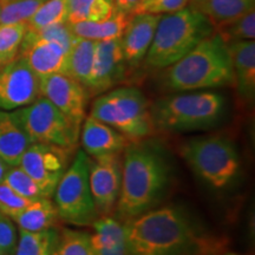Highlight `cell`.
<instances>
[{"instance_id": "6da1fadb", "label": "cell", "mask_w": 255, "mask_h": 255, "mask_svg": "<svg viewBox=\"0 0 255 255\" xmlns=\"http://www.w3.org/2000/svg\"><path fill=\"white\" fill-rule=\"evenodd\" d=\"M124 231L136 255L213 254L188 216L175 207L148 210L127 220Z\"/></svg>"}, {"instance_id": "7a4b0ae2", "label": "cell", "mask_w": 255, "mask_h": 255, "mask_svg": "<svg viewBox=\"0 0 255 255\" xmlns=\"http://www.w3.org/2000/svg\"><path fill=\"white\" fill-rule=\"evenodd\" d=\"M142 142L129 143L123 151L117 210L126 221L150 210L164 193L169 180L163 157L156 149Z\"/></svg>"}, {"instance_id": "3957f363", "label": "cell", "mask_w": 255, "mask_h": 255, "mask_svg": "<svg viewBox=\"0 0 255 255\" xmlns=\"http://www.w3.org/2000/svg\"><path fill=\"white\" fill-rule=\"evenodd\" d=\"M164 85L174 92L207 90L234 85L228 45L216 32L168 66Z\"/></svg>"}, {"instance_id": "277c9868", "label": "cell", "mask_w": 255, "mask_h": 255, "mask_svg": "<svg viewBox=\"0 0 255 255\" xmlns=\"http://www.w3.org/2000/svg\"><path fill=\"white\" fill-rule=\"evenodd\" d=\"M214 32L208 17L189 6L161 15L145 63L154 69L168 68Z\"/></svg>"}, {"instance_id": "5b68a950", "label": "cell", "mask_w": 255, "mask_h": 255, "mask_svg": "<svg viewBox=\"0 0 255 255\" xmlns=\"http://www.w3.org/2000/svg\"><path fill=\"white\" fill-rule=\"evenodd\" d=\"M225 97L214 91L181 92L150 107L155 128L164 131H194L213 127L225 111Z\"/></svg>"}, {"instance_id": "8992f818", "label": "cell", "mask_w": 255, "mask_h": 255, "mask_svg": "<svg viewBox=\"0 0 255 255\" xmlns=\"http://www.w3.org/2000/svg\"><path fill=\"white\" fill-rule=\"evenodd\" d=\"M90 115L122 133L130 143L144 141L156 130L148 101L135 88H117L100 96L92 103Z\"/></svg>"}, {"instance_id": "52a82bcc", "label": "cell", "mask_w": 255, "mask_h": 255, "mask_svg": "<svg viewBox=\"0 0 255 255\" xmlns=\"http://www.w3.org/2000/svg\"><path fill=\"white\" fill-rule=\"evenodd\" d=\"M181 155L201 180L216 189L231 184L240 169L234 144L221 136L191 139L182 146Z\"/></svg>"}, {"instance_id": "ba28073f", "label": "cell", "mask_w": 255, "mask_h": 255, "mask_svg": "<svg viewBox=\"0 0 255 255\" xmlns=\"http://www.w3.org/2000/svg\"><path fill=\"white\" fill-rule=\"evenodd\" d=\"M59 219L77 227H89L100 218L89 183V156L77 150L55 190Z\"/></svg>"}, {"instance_id": "9c48e42d", "label": "cell", "mask_w": 255, "mask_h": 255, "mask_svg": "<svg viewBox=\"0 0 255 255\" xmlns=\"http://www.w3.org/2000/svg\"><path fill=\"white\" fill-rule=\"evenodd\" d=\"M12 114L31 143L58 145L70 151L77 148L81 126L73 123L43 96Z\"/></svg>"}, {"instance_id": "30bf717a", "label": "cell", "mask_w": 255, "mask_h": 255, "mask_svg": "<svg viewBox=\"0 0 255 255\" xmlns=\"http://www.w3.org/2000/svg\"><path fill=\"white\" fill-rule=\"evenodd\" d=\"M73 151L58 145L31 143L21 156L19 167L33 178L46 197H52L57 184L71 163Z\"/></svg>"}, {"instance_id": "8fae6325", "label": "cell", "mask_w": 255, "mask_h": 255, "mask_svg": "<svg viewBox=\"0 0 255 255\" xmlns=\"http://www.w3.org/2000/svg\"><path fill=\"white\" fill-rule=\"evenodd\" d=\"M123 155L89 157V183L100 216H110L117 209L122 186Z\"/></svg>"}, {"instance_id": "7c38bea8", "label": "cell", "mask_w": 255, "mask_h": 255, "mask_svg": "<svg viewBox=\"0 0 255 255\" xmlns=\"http://www.w3.org/2000/svg\"><path fill=\"white\" fill-rule=\"evenodd\" d=\"M40 97V77L17 56L0 70V109L26 107Z\"/></svg>"}, {"instance_id": "4fadbf2b", "label": "cell", "mask_w": 255, "mask_h": 255, "mask_svg": "<svg viewBox=\"0 0 255 255\" xmlns=\"http://www.w3.org/2000/svg\"><path fill=\"white\" fill-rule=\"evenodd\" d=\"M40 96L82 127L91 96L84 85L65 73H53L40 77Z\"/></svg>"}, {"instance_id": "5bb4252c", "label": "cell", "mask_w": 255, "mask_h": 255, "mask_svg": "<svg viewBox=\"0 0 255 255\" xmlns=\"http://www.w3.org/2000/svg\"><path fill=\"white\" fill-rule=\"evenodd\" d=\"M127 66L121 38L96 41L88 91L90 95H101L110 90L123 78Z\"/></svg>"}, {"instance_id": "9a60e30c", "label": "cell", "mask_w": 255, "mask_h": 255, "mask_svg": "<svg viewBox=\"0 0 255 255\" xmlns=\"http://www.w3.org/2000/svg\"><path fill=\"white\" fill-rule=\"evenodd\" d=\"M21 57L39 77L53 73L68 75L69 51L56 41L38 37L34 32L26 31L19 49Z\"/></svg>"}, {"instance_id": "2e32d148", "label": "cell", "mask_w": 255, "mask_h": 255, "mask_svg": "<svg viewBox=\"0 0 255 255\" xmlns=\"http://www.w3.org/2000/svg\"><path fill=\"white\" fill-rule=\"evenodd\" d=\"M161 15L132 14L124 30L121 41L127 65L136 68L144 60L146 52L154 39L156 27Z\"/></svg>"}, {"instance_id": "e0dca14e", "label": "cell", "mask_w": 255, "mask_h": 255, "mask_svg": "<svg viewBox=\"0 0 255 255\" xmlns=\"http://www.w3.org/2000/svg\"><path fill=\"white\" fill-rule=\"evenodd\" d=\"M79 139L89 157L123 152L130 143L122 133L91 115L83 121Z\"/></svg>"}, {"instance_id": "ac0fdd59", "label": "cell", "mask_w": 255, "mask_h": 255, "mask_svg": "<svg viewBox=\"0 0 255 255\" xmlns=\"http://www.w3.org/2000/svg\"><path fill=\"white\" fill-rule=\"evenodd\" d=\"M232 58L234 85L242 100L253 102L255 96V41L228 44Z\"/></svg>"}, {"instance_id": "d6986e66", "label": "cell", "mask_w": 255, "mask_h": 255, "mask_svg": "<svg viewBox=\"0 0 255 255\" xmlns=\"http://www.w3.org/2000/svg\"><path fill=\"white\" fill-rule=\"evenodd\" d=\"M30 144V138L13 114L0 109V156L6 163L9 167L19 165L21 156Z\"/></svg>"}, {"instance_id": "ffe728a7", "label": "cell", "mask_w": 255, "mask_h": 255, "mask_svg": "<svg viewBox=\"0 0 255 255\" xmlns=\"http://www.w3.org/2000/svg\"><path fill=\"white\" fill-rule=\"evenodd\" d=\"M12 220L17 223L19 229L27 232H40L56 228L60 219L55 202H52L50 197H40L32 200Z\"/></svg>"}, {"instance_id": "44dd1931", "label": "cell", "mask_w": 255, "mask_h": 255, "mask_svg": "<svg viewBox=\"0 0 255 255\" xmlns=\"http://www.w3.org/2000/svg\"><path fill=\"white\" fill-rule=\"evenodd\" d=\"M130 17L131 15H128L116 9V12L110 18L104 20L95 21V23L85 21V23L69 24V26L76 37L94 41L110 40L122 37Z\"/></svg>"}, {"instance_id": "7402d4cb", "label": "cell", "mask_w": 255, "mask_h": 255, "mask_svg": "<svg viewBox=\"0 0 255 255\" xmlns=\"http://www.w3.org/2000/svg\"><path fill=\"white\" fill-rule=\"evenodd\" d=\"M96 41L76 37L68 56V75L85 88L90 84Z\"/></svg>"}, {"instance_id": "603a6c76", "label": "cell", "mask_w": 255, "mask_h": 255, "mask_svg": "<svg viewBox=\"0 0 255 255\" xmlns=\"http://www.w3.org/2000/svg\"><path fill=\"white\" fill-rule=\"evenodd\" d=\"M115 12L113 0H68L66 23H95L110 18Z\"/></svg>"}, {"instance_id": "cb8c5ba5", "label": "cell", "mask_w": 255, "mask_h": 255, "mask_svg": "<svg viewBox=\"0 0 255 255\" xmlns=\"http://www.w3.org/2000/svg\"><path fill=\"white\" fill-rule=\"evenodd\" d=\"M255 0H208L201 12L205 13L216 28L237 20L254 8Z\"/></svg>"}, {"instance_id": "d4e9b609", "label": "cell", "mask_w": 255, "mask_h": 255, "mask_svg": "<svg viewBox=\"0 0 255 255\" xmlns=\"http://www.w3.org/2000/svg\"><path fill=\"white\" fill-rule=\"evenodd\" d=\"M57 235L58 231L56 228L40 232H27L19 229L14 255H51Z\"/></svg>"}, {"instance_id": "484cf974", "label": "cell", "mask_w": 255, "mask_h": 255, "mask_svg": "<svg viewBox=\"0 0 255 255\" xmlns=\"http://www.w3.org/2000/svg\"><path fill=\"white\" fill-rule=\"evenodd\" d=\"M51 255H94L90 234L75 229H60Z\"/></svg>"}, {"instance_id": "4316f807", "label": "cell", "mask_w": 255, "mask_h": 255, "mask_svg": "<svg viewBox=\"0 0 255 255\" xmlns=\"http://www.w3.org/2000/svg\"><path fill=\"white\" fill-rule=\"evenodd\" d=\"M68 21V0H46L26 21L27 30H40Z\"/></svg>"}, {"instance_id": "83f0119b", "label": "cell", "mask_w": 255, "mask_h": 255, "mask_svg": "<svg viewBox=\"0 0 255 255\" xmlns=\"http://www.w3.org/2000/svg\"><path fill=\"white\" fill-rule=\"evenodd\" d=\"M26 31V23L0 24V62L4 65L17 58Z\"/></svg>"}, {"instance_id": "f1b7e54d", "label": "cell", "mask_w": 255, "mask_h": 255, "mask_svg": "<svg viewBox=\"0 0 255 255\" xmlns=\"http://www.w3.org/2000/svg\"><path fill=\"white\" fill-rule=\"evenodd\" d=\"M46 0H0V24L26 23Z\"/></svg>"}, {"instance_id": "f546056e", "label": "cell", "mask_w": 255, "mask_h": 255, "mask_svg": "<svg viewBox=\"0 0 255 255\" xmlns=\"http://www.w3.org/2000/svg\"><path fill=\"white\" fill-rule=\"evenodd\" d=\"M226 44L255 39V9H251L237 20L215 30Z\"/></svg>"}, {"instance_id": "4dcf8cb0", "label": "cell", "mask_w": 255, "mask_h": 255, "mask_svg": "<svg viewBox=\"0 0 255 255\" xmlns=\"http://www.w3.org/2000/svg\"><path fill=\"white\" fill-rule=\"evenodd\" d=\"M4 182L25 199L37 200L40 197H46L33 178L19 165L9 168Z\"/></svg>"}, {"instance_id": "1f68e13d", "label": "cell", "mask_w": 255, "mask_h": 255, "mask_svg": "<svg viewBox=\"0 0 255 255\" xmlns=\"http://www.w3.org/2000/svg\"><path fill=\"white\" fill-rule=\"evenodd\" d=\"M32 200L25 199L9 188L5 182L0 183V213L13 219Z\"/></svg>"}, {"instance_id": "d6a6232c", "label": "cell", "mask_w": 255, "mask_h": 255, "mask_svg": "<svg viewBox=\"0 0 255 255\" xmlns=\"http://www.w3.org/2000/svg\"><path fill=\"white\" fill-rule=\"evenodd\" d=\"M188 6V0H142L133 14H169Z\"/></svg>"}, {"instance_id": "836d02e7", "label": "cell", "mask_w": 255, "mask_h": 255, "mask_svg": "<svg viewBox=\"0 0 255 255\" xmlns=\"http://www.w3.org/2000/svg\"><path fill=\"white\" fill-rule=\"evenodd\" d=\"M32 31V30H28ZM37 34L38 37L44 38V39L56 41L60 45L65 47L66 50L70 51L71 49L73 41L76 39V36L72 33L71 28H70L68 23L51 25V26L40 28V30L32 31Z\"/></svg>"}, {"instance_id": "e575fe53", "label": "cell", "mask_w": 255, "mask_h": 255, "mask_svg": "<svg viewBox=\"0 0 255 255\" xmlns=\"http://www.w3.org/2000/svg\"><path fill=\"white\" fill-rule=\"evenodd\" d=\"M18 234L13 220L0 213V248L7 255H14Z\"/></svg>"}, {"instance_id": "d590c367", "label": "cell", "mask_w": 255, "mask_h": 255, "mask_svg": "<svg viewBox=\"0 0 255 255\" xmlns=\"http://www.w3.org/2000/svg\"><path fill=\"white\" fill-rule=\"evenodd\" d=\"M113 1L117 11L123 12L128 15H132L142 0H113Z\"/></svg>"}, {"instance_id": "8d00e7d4", "label": "cell", "mask_w": 255, "mask_h": 255, "mask_svg": "<svg viewBox=\"0 0 255 255\" xmlns=\"http://www.w3.org/2000/svg\"><path fill=\"white\" fill-rule=\"evenodd\" d=\"M9 168L11 167H9V165L5 162V159L0 156V183H2L5 181V177L8 173Z\"/></svg>"}, {"instance_id": "74e56055", "label": "cell", "mask_w": 255, "mask_h": 255, "mask_svg": "<svg viewBox=\"0 0 255 255\" xmlns=\"http://www.w3.org/2000/svg\"><path fill=\"white\" fill-rule=\"evenodd\" d=\"M208 0H188V6L197 11H202Z\"/></svg>"}, {"instance_id": "f35d334b", "label": "cell", "mask_w": 255, "mask_h": 255, "mask_svg": "<svg viewBox=\"0 0 255 255\" xmlns=\"http://www.w3.org/2000/svg\"><path fill=\"white\" fill-rule=\"evenodd\" d=\"M0 255H7V254H6V253H5V252H4V251H2V250H1V248H0Z\"/></svg>"}, {"instance_id": "ab89813d", "label": "cell", "mask_w": 255, "mask_h": 255, "mask_svg": "<svg viewBox=\"0 0 255 255\" xmlns=\"http://www.w3.org/2000/svg\"><path fill=\"white\" fill-rule=\"evenodd\" d=\"M4 66H5V65H4V64H2L1 62H0V70H1L2 68H4Z\"/></svg>"}, {"instance_id": "60d3db41", "label": "cell", "mask_w": 255, "mask_h": 255, "mask_svg": "<svg viewBox=\"0 0 255 255\" xmlns=\"http://www.w3.org/2000/svg\"><path fill=\"white\" fill-rule=\"evenodd\" d=\"M222 255H240V254H235V253H228V254H222Z\"/></svg>"}]
</instances>
